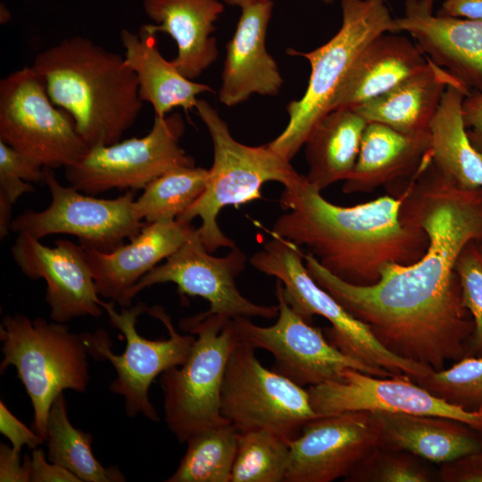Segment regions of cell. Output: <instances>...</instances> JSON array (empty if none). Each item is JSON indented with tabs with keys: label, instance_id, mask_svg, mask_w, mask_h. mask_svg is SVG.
Instances as JSON below:
<instances>
[{
	"label": "cell",
	"instance_id": "cell-23",
	"mask_svg": "<svg viewBox=\"0 0 482 482\" xmlns=\"http://www.w3.org/2000/svg\"><path fill=\"white\" fill-rule=\"evenodd\" d=\"M145 13L153 21L142 27L149 32L166 33L175 41L178 52L171 60L189 79L198 78L217 59L212 36L214 23L224 11L219 0H144Z\"/></svg>",
	"mask_w": 482,
	"mask_h": 482
},
{
	"label": "cell",
	"instance_id": "cell-11",
	"mask_svg": "<svg viewBox=\"0 0 482 482\" xmlns=\"http://www.w3.org/2000/svg\"><path fill=\"white\" fill-rule=\"evenodd\" d=\"M255 349L239 340L225 371L220 411L239 432L266 429L290 441L320 417L307 389L262 366Z\"/></svg>",
	"mask_w": 482,
	"mask_h": 482
},
{
	"label": "cell",
	"instance_id": "cell-17",
	"mask_svg": "<svg viewBox=\"0 0 482 482\" xmlns=\"http://www.w3.org/2000/svg\"><path fill=\"white\" fill-rule=\"evenodd\" d=\"M378 442L371 412L346 411L311 420L289 441L286 482L345 478Z\"/></svg>",
	"mask_w": 482,
	"mask_h": 482
},
{
	"label": "cell",
	"instance_id": "cell-33",
	"mask_svg": "<svg viewBox=\"0 0 482 482\" xmlns=\"http://www.w3.org/2000/svg\"><path fill=\"white\" fill-rule=\"evenodd\" d=\"M289 441L266 429L238 431L230 482H286Z\"/></svg>",
	"mask_w": 482,
	"mask_h": 482
},
{
	"label": "cell",
	"instance_id": "cell-10",
	"mask_svg": "<svg viewBox=\"0 0 482 482\" xmlns=\"http://www.w3.org/2000/svg\"><path fill=\"white\" fill-rule=\"evenodd\" d=\"M0 140L53 170L78 162L89 150L71 116L53 103L32 66L0 80Z\"/></svg>",
	"mask_w": 482,
	"mask_h": 482
},
{
	"label": "cell",
	"instance_id": "cell-38",
	"mask_svg": "<svg viewBox=\"0 0 482 482\" xmlns=\"http://www.w3.org/2000/svg\"><path fill=\"white\" fill-rule=\"evenodd\" d=\"M438 478L444 482H482V449L441 464Z\"/></svg>",
	"mask_w": 482,
	"mask_h": 482
},
{
	"label": "cell",
	"instance_id": "cell-15",
	"mask_svg": "<svg viewBox=\"0 0 482 482\" xmlns=\"http://www.w3.org/2000/svg\"><path fill=\"white\" fill-rule=\"evenodd\" d=\"M275 295L278 314L273 325L259 326L247 317L232 319L240 341L273 355V371L303 387L337 380L347 369L379 377L371 368L337 349L320 328L297 314L287 303L278 279Z\"/></svg>",
	"mask_w": 482,
	"mask_h": 482
},
{
	"label": "cell",
	"instance_id": "cell-12",
	"mask_svg": "<svg viewBox=\"0 0 482 482\" xmlns=\"http://www.w3.org/2000/svg\"><path fill=\"white\" fill-rule=\"evenodd\" d=\"M184 132L179 112L154 116L144 137L89 148L78 162L64 168L65 179L69 185L91 195L111 189H144L171 170L195 166L179 145Z\"/></svg>",
	"mask_w": 482,
	"mask_h": 482
},
{
	"label": "cell",
	"instance_id": "cell-8",
	"mask_svg": "<svg viewBox=\"0 0 482 482\" xmlns=\"http://www.w3.org/2000/svg\"><path fill=\"white\" fill-rule=\"evenodd\" d=\"M342 23L327 43L310 52L288 48L289 55L302 56L310 63L306 90L291 101L285 129L268 145L291 161L303 145L314 124L330 111L332 101L365 47L383 33H393L386 0H341Z\"/></svg>",
	"mask_w": 482,
	"mask_h": 482
},
{
	"label": "cell",
	"instance_id": "cell-45",
	"mask_svg": "<svg viewBox=\"0 0 482 482\" xmlns=\"http://www.w3.org/2000/svg\"><path fill=\"white\" fill-rule=\"evenodd\" d=\"M477 247H478V250L482 257V240L477 242Z\"/></svg>",
	"mask_w": 482,
	"mask_h": 482
},
{
	"label": "cell",
	"instance_id": "cell-26",
	"mask_svg": "<svg viewBox=\"0 0 482 482\" xmlns=\"http://www.w3.org/2000/svg\"><path fill=\"white\" fill-rule=\"evenodd\" d=\"M120 39L126 64L135 73L142 102L150 104L154 116L164 117L176 107L195 109L197 96L212 89L183 76L167 61L157 46V34L142 26L137 33L123 29Z\"/></svg>",
	"mask_w": 482,
	"mask_h": 482
},
{
	"label": "cell",
	"instance_id": "cell-39",
	"mask_svg": "<svg viewBox=\"0 0 482 482\" xmlns=\"http://www.w3.org/2000/svg\"><path fill=\"white\" fill-rule=\"evenodd\" d=\"M46 458L42 448L32 450L29 461L30 482H81L69 470L46 461Z\"/></svg>",
	"mask_w": 482,
	"mask_h": 482
},
{
	"label": "cell",
	"instance_id": "cell-24",
	"mask_svg": "<svg viewBox=\"0 0 482 482\" xmlns=\"http://www.w3.org/2000/svg\"><path fill=\"white\" fill-rule=\"evenodd\" d=\"M378 445L411 453L444 464L482 449V433L453 419L406 413L371 412Z\"/></svg>",
	"mask_w": 482,
	"mask_h": 482
},
{
	"label": "cell",
	"instance_id": "cell-14",
	"mask_svg": "<svg viewBox=\"0 0 482 482\" xmlns=\"http://www.w3.org/2000/svg\"><path fill=\"white\" fill-rule=\"evenodd\" d=\"M211 253L204 245L198 229H195L175 253L130 288L126 307L131 306L132 300L145 288L171 282L181 295L200 296L209 302L210 307L203 315L218 314L229 319L278 316V305L254 303L237 287L236 278L247 262L246 254L239 247H232L221 257Z\"/></svg>",
	"mask_w": 482,
	"mask_h": 482
},
{
	"label": "cell",
	"instance_id": "cell-30",
	"mask_svg": "<svg viewBox=\"0 0 482 482\" xmlns=\"http://www.w3.org/2000/svg\"><path fill=\"white\" fill-rule=\"evenodd\" d=\"M46 442L47 460L66 468L81 482L126 480L118 467L105 468L95 457L91 447L92 436L72 426L63 393L55 398L51 406Z\"/></svg>",
	"mask_w": 482,
	"mask_h": 482
},
{
	"label": "cell",
	"instance_id": "cell-21",
	"mask_svg": "<svg viewBox=\"0 0 482 482\" xmlns=\"http://www.w3.org/2000/svg\"><path fill=\"white\" fill-rule=\"evenodd\" d=\"M195 229L191 223L179 220L146 222L129 243L112 251L83 246L98 295L126 307L130 288L175 253Z\"/></svg>",
	"mask_w": 482,
	"mask_h": 482
},
{
	"label": "cell",
	"instance_id": "cell-36",
	"mask_svg": "<svg viewBox=\"0 0 482 482\" xmlns=\"http://www.w3.org/2000/svg\"><path fill=\"white\" fill-rule=\"evenodd\" d=\"M456 271L461 287L463 305L474 322L473 334L465 356H482V257L476 241L469 243L461 253Z\"/></svg>",
	"mask_w": 482,
	"mask_h": 482
},
{
	"label": "cell",
	"instance_id": "cell-35",
	"mask_svg": "<svg viewBox=\"0 0 482 482\" xmlns=\"http://www.w3.org/2000/svg\"><path fill=\"white\" fill-rule=\"evenodd\" d=\"M428 461L411 453L375 446L345 478L346 482H430Z\"/></svg>",
	"mask_w": 482,
	"mask_h": 482
},
{
	"label": "cell",
	"instance_id": "cell-25",
	"mask_svg": "<svg viewBox=\"0 0 482 482\" xmlns=\"http://www.w3.org/2000/svg\"><path fill=\"white\" fill-rule=\"evenodd\" d=\"M428 62L414 41L396 33H383L362 51L334 97L330 111L353 108L376 98L425 69Z\"/></svg>",
	"mask_w": 482,
	"mask_h": 482
},
{
	"label": "cell",
	"instance_id": "cell-6",
	"mask_svg": "<svg viewBox=\"0 0 482 482\" xmlns=\"http://www.w3.org/2000/svg\"><path fill=\"white\" fill-rule=\"evenodd\" d=\"M0 373L13 366L33 408L32 428L45 440L51 406L64 390L85 393L90 380L84 333L66 323L4 315L0 325Z\"/></svg>",
	"mask_w": 482,
	"mask_h": 482
},
{
	"label": "cell",
	"instance_id": "cell-34",
	"mask_svg": "<svg viewBox=\"0 0 482 482\" xmlns=\"http://www.w3.org/2000/svg\"><path fill=\"white\" fill-rule=\"evenodd\" d=\"M433 395L467 411L482 409V356H465L417 381Z\"/></svg>",
	"mask_w": 482,
	"mask_h": 482
},
{
	"label": "cell",
	"instance_id": "cell-46",
	"mask_svg": "<svg viewBox=\"0 0 482 482\" xmlns=\"http://www.w3.org/2000/svg\"><path fill=\"white\" fill-rule=\"evenodd\" d=\"M323 3L327 4H330L334 2V0H322Z\"/></svg>",
	"mask_w": 482,
	"mask_h": 482
},
{
	"label": "cell",
	"instance_id": "cell-13",
	"mask_svg": "<svg viewBox=\"0 0 482 482\" xmlns=\"http://www.w3.org/2000/svg\"><path fill=\"white\" fill-rule=\"evenodd\" d=\"M44 183L51 203L43 211L27 210L12 219L11 231L41 239L68 234L83 246L109 252L131 240L146 222L136 219L132 210L135 190L113 199L96 198L72 186H62L53 169L45 168Z\"/></svg>",
	"mask_w": 482,
	"mask_h": 482
},
{
	"label": "cell",
	"instance_id": "cell-32",
	"mask_svg": "<svg viewBox=\"0 0 482 482\" xmlns=\"http://www.w3.org/2000/svg\"><path fill=\"white\" fill-rule=\"evenodd\" d=\"M208 172L207 169L190 166L161 175L135 198L132 204L134 216L147 223L177 220L204 192Z\"/></svg>",
	"mask_w": 482,
	"mask_h": 482
},
{
	"label": "cell",
	"instance_id": "cell-44",
	"mask_svg": "<svg viewBox=\"0 0 482 482\" xmlns=\"http://www.w3.org/2000/svg\"><path fill=\"white\" fill-rule=\"evenodd\" d=\"M435 0H420L421 4L427 10L432 12Z\"/></svg>",
	"mask_w": 482,
	"mask_h": 482
},
{
	"label": "cell",
	"instance_id": "cell-42",
	"mask_svg": "<svg viewBox=\"0 0 482 482\" xmlns=\"http://www.w3.org/2000/svg\"><path fill=\"white\" fill-rule=\"evenodd\" d=\"M436 14L482 21V0H445Z\"/></svg>",
	"mask_w": 482,
	"mask_h": 482
},
{
	"label": "cell",
	"instance_id": "cell-31",
	"mask_svg": "<svg viewBox=\"0 0 482 482\" xmlns=\"http://www.w3.org/2000/svg\"><path fill=\"white\" fill-rule=\"evenodd\" d=\"M238 430L229 422L190 436L187 450L167 482H230Z\"/></svg>",
	"mask_w": 482,
	"mask_h": 482
},
{
	"label": "cell",
	"instance_id": "cell-5",
	"mask_svg": "<svg viewBox=\"0 0 482 482\" xmlns=\"http://www.w3.org/2000/svg\"><path fill=\"white\" fill-rule=\"evenodd\" d=\"M195 110L212 138L213 163L204 192L177 220L191 223L199 217L197 229L203 244L214 253L220 247L236 246L217 221L223 208L262 199V188L267 182L289 187L303 175L269 145L250 146L237 141L217 110L205 100L198 99Z\"/></svg>",
	"mask_w": 482,
	"mask_h": 482
},
{
	"label": "cell",
	"instance_id": "cell-16",
	"mask_svg": "<svg viewBox=\"0 0 482 482\" xmlns=\"http://www.w3.org/2000/svg\"><path fill=\"white\" fill-rule=\"evenodd\" d=\"M306 389L320 417L346 411L440 416L482 433V409L467 411L448 403L407 377L380 378L347 369L339 379Z\"/></svg>",
	"mask_w": 482,
	"mask_h": 482
},
{
	"label": "cell",
	"instance_id": "cell-3",
	"mask_svg": "<svg viewBox=\"0 0 482 482\" xmlns=\"http://www.w3.org/2000/svg\"><path fill=\"white\" fill-rule=\"evenodd\" d=\"M31 66L89 148L120 141L142 111L137 78L124 56L90 38H64L39 52Z\"/></svg>",
	"mask_w": 482,
	"mask_h": 482
},
{
	"label": "cell",
	"instance_id": "cell-2",
	"mask_svg": "<svg viewBox=\"0 0 482 482\" xmlns=\"http://www.w3.org/2000/svg\"><path fill=\"white\" fill-rule=\"evenodd\" d=\"M305 176L284 187L285 212L271 234L308 248L328 272L354 286H371L388 263L409 264L426 252L428 237L400 215L402 198L385 195L341 206L324 198Z\"/></svg>",
	"mask_w": 482,
	"mask_h": 482
},
{
	"label": "cell",
	"instance_id": "cell-19",
	"mask_svg": "<svg viewBox=\"0 0 482 482\" xmlns=\"http://www.w3.org/2000/svg\"><path fill=\"white\" fill-rule=\"evenodd\" d=\"M405 31L436 65L482 93V21L433 15L420 0H404L393 33Z\"/></svg>",
	"mask_w": 482,
	"mask_h": 482
},
{
	"label": "cell",
	"instance_id": "cell-1",
	"mask_svg": "<svg viewBox=\"0 0 482 482\" xmlns=\"http://www.w3.org/2000/svg\"><path fill=\"white\" fill-rule=\"evenodd\" d=\"M398 196L402 220L421 228L428 237L420 259L385 265L380 279L366 287L339 279L314 258L306 267L385 349L437 371L466 355L474 330L456 263L469 243L482 240V188L457 187L430 157Z\"/></svg>",
	"mask_w": 482,
	"mask_h": 482
},
{
	"label": "cell",
	"instance_id": "cell-27",
	"mask_svg": "<svg viewBox=\"0 0 482 482\" xmlns=\"http://www.w3.org/2000/svg\"><path fill=\"white\" fill-rule=\"evenodd\" d=\"M450 84L463 83L429 60L422 71L353 109L368 123H381L403 133L429 131Z\"/></svg>",
	"mask_w": 482,
	"mask_h": 482
},
{
	"label": "cell",
	"instance_id": "cell-20",
	"mask_svg": "<svg viewBox=\"0 0 482 482\" xmlns=\"http://www.w3.org/2000/svg\"><path fill=\"white\" fill-rule=\"evenodd\" d=\"M274 3L255 0L243 5L236 30L226 46L219 100L231 107L253 94L275 96L283 79L266 49L265 38Z\"/></svg>",
	"mask_w": 482,
	"mask_h": 482
},
{
	"label": "cell",
	"instance_id": "cell-37",
	"mask_svg": "<svg viewBox=\"0 0 482 482\" xmlns=\"http://www.w3.org/2000/svg\"><path fill=\"white\" fill-rule=\"evenodd\" d=\"M0 432L8 438L16 452H21L24 445L33 450L46 442L33 428H29L18 420L3 401L0 402Z\"/></svg>",
	"mask_w": 482,
	"mask_h": 482
},
{
	"label": "cell",
	"instance_id": "cell-43",
	"mask_svg": "<svg viewBox=\"0 0 482 482\" xmlns=\"http://www.w3.org/2000/svg\"><path fill=\"white\" fill-rule=\"evenodd\" d=\"M224 4L230 6H238L239 8L243 5L251 3L255 0H222Z\"/></svg>",
	"mask_w": 482,
	"mask_h": 482
},
{
	"label": "cell",
	"instance_id": "cell-9",
	"mask_svg": "<svg viewBox=\"0 0 482 482\" xmlns=\"http://www.w3.org/2000/svg\"><path fill=\"white\" fill-rule=\"evenodd\" d=\"M180 328L196 335L187 361L160 375L164 421L182 444L194 434L228 421L220 411L229 356L239 342L232 319L202 313L183 319ZM230 423V422H229Z\"/></svg>",
	"mask_w": 482,
	"mask_h": 482
},
{
	"label": "cell",
	"instance_id": "cell-28",
	"mask_svg": "<svg viewBox=\"0 0 482 482\" xmlns=\"http://www.w3.org/2000/svg\"><path fill=\"white\" fill-rule=\"evenodd\" d=\"M367 124L353 108L332 110L314 124L303 144L311 185L322 191L350 177Z\"/></svg>",
	"mask_w": 482,
	"mask_h": 482
},
{
	"label": "cell",
	"instance_id": "cell-7",
	"mask_svg": "<svg viewBox=\"0 0 482 482\" xmlns=\"http://www.w3.org/2000/svg\"><path fill=\"white\" fill-rule=\"evenodd\" d=\"M303 262L304 253L299 246L273 234L249 258L254 269L281 282L283 295L297 314L310 323L314 315L328 320L331 324L325 329L328 342L345 355L374 370L379 377H407L417 382L434 371L385 349L364 323L316 283Z\"/></svg>",
	"mask_w": 482,
	"mask_h": 482
},
{
	"label": "cell",
	"instance_id": "cell-40",
	"mask_svg": "<svg viewBox=\"0 0 482 482\" xmlns=\"http://www.w3.org/2000/svg\"><path fill=\"white\" fill-rule=\"evenodd\" d=\"M30 456L26 454L21 461V452L12 446L0 444V481L30 482Z\"/></svg>",
	"mask_w": 482,
	"mask_h": 482
},
{
	"label": "cell",
	"instance_id": "cell-29",
	"mask_svg": "<svg viewBox=\"0 0 482 482\" xmlns=\"http://www.w3.org/2000/svg\"><path fill=\"white\" fill-rule=\"evenodd\" d=\"M470 90L447 86L430 127L431 161L461 189L482 188V154L472 145L462 119V102Z\"/></svg>",
	"mask_w": 482,
	"mask_h": 482
},
{
	"label": "cell",
	"instance_id": "cell-4",
	"mask_svg": "<svg viewBox=\"0 0 482 482\" xmlns=\"http://www.w3.org/2000/svg\"><path fill=\"white\" fill-rule=\"evenodd\" d=\"M110 324L126 339L121 354L112 350V342L105 330L84 333L89 355L96 360H108L116 378L110 384L112 393L124 398L126 414L136 417L141 413L151 421L160 420L150 402L152 382L169 369L182 365L187 359L195 337L179 334L162 306L148 307L137 302L121 307L118 312L114 302H101Z\"/></svg>",
	"mask_w": 482,
	"mask_h": 482
},
{
	"label": "cell",
	"instance_id": "cell-41",
	"mask_svg": "<svg viewBox=\"0 0 482 482\" xmlns=\"http://www.w3.org/2000/svg\"><path fill=\"white\" fill-rule=\"evenodd\" d=\"M462 119L470 143L482 154V93L470 90L464 97Z\"/></svg>",
	"mask_w": 482,
	"mask_h": 482
},
{
	"label": "cell",
	"instance_id": "cell-22",
	"mask_svg": "<svg viewBox=\"0 0 482 482\" xmlns=\"http://www.w3.org/2000/svg\"><path fill=\"white\" fill-rule=\"evenodd\" d=\"M430 130L403 133L386 125L369 122L358 158L344 181L345 194L370 193L413 179L431 156Z\"/></svg>",
	"mask_w": 482,
	"mask_h": 482
},
{
	"label": "cell",
	"instance_id": "cell-18",
	"mask_svg": "<svg viewBox=\"0 0 482 482\" xmlns=\"http://www.w3.org/2000/svg\"><path fill=\"white\" fill-rule=\"evenodd\" d=\"M11 253L23 275L45 280V299L53 321L66 323L78 317L102 315V300L83 245L59 239L50 247L21 233Z\"/></svg>",
	"mask_w": 482,
	"mask_h": 482
}]
</instances>
